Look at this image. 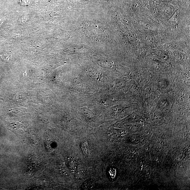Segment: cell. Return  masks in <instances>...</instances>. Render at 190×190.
Segmentation results:
<instances>
[{"instance_id": "6da1fadb", "label": "cell", "mask_w": 190, "mask_h": 190, "mask_svg": "<svg viewBox=\"0 0 190 190\" xmlns=\"http://www.w3.org/2000/svg\"><path fill=\"white\" fill-rule=\"evenodd\" d=\"M81 148L85 155L88 156L89 155V147L87 141H83L81 144Z\"/></svg>"}, {"instance_id": "7a4b0ae2", "label": "cell", "mask_w": 190, "mask_h": 190, "mask_svg": "<svg viewBox=\"0 0 190 190\" xmlns=\"http://www.w3.org/2000/svg\"><path fill=\"white\" fill-rule=\"evenodd\" d=\"M84 186H83L84 187V188H86V189H89V188H91L92 187L93 183L90 181H86V182L84 183Z\"/></svg>"}]
</instances>
